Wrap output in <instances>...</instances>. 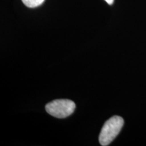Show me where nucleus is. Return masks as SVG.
Masks as SVG:
<instances>
[{
    "mask_svg": "<svg viewBox=\"0 0 146 146\" xmlns=\"http://www.w3.org/2000/svg\"><path fill=\"white\" fill-rule=\"evenodd\" d=\"M124 125V120L119 116H114L107 120L102 127L99 142L102 146H107L119 134Z\"/></svg>",
    "mask_w": 146,
    "mask_h": 146,
    "instance_id": "obj_1",
    "label": "nucleus"
},
{
    "mask_svg": "<svg viewBox=\"0 0 146 146\" xmlns=\"http://www.w3.org/2000/svg\"><path fill=\"white\" fill-rule=\"evenodd\" d=\"M75 104L70 100H56L45 106L47 112L56 118H63L74 112Z\"/></svg>",
    "mask_w": 146,
    "mask_h": 146,
    "instance_id": "obj_2",
    "label": "nucleus"
},
{
    "mask_svg": "<svg viewBox=\"0 0 146 146\" xmlns=\"http://www.w3.org/2000/svg\"><path fill=\"white\" fill-rule=\"evenodd\" d=\"M45 0H22L23 3L28 8H36L44 2Z\"/></svg>",
    "mask_w": 146,
    "mask_h": 146,
    "instance_id": "obj_3",
    "label": "nucleus"
},
{
    "mask_svg": "<svg viewBox=\"0 0 146 146\" xmlns=\"http://www.w3.org/2000/svg\"><path fill=\"white\" fill-rule=\"evenodd\" d=\"M106 1V2L108 3L109 5H112L113 3H114V0H105Z\"/></svg>",
    "mask_w": 146,
    "mask_h": 146,
    "instance_id": "obj_4",
    "label": "nucleus"
}]
</instances>
